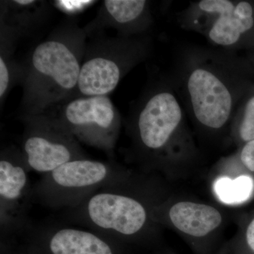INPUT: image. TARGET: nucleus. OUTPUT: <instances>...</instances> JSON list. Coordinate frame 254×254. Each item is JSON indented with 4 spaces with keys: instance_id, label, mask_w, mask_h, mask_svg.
<instances>
[{
    "instance_id": "1",
    "label": "nucleus",
    "mask_w": 254,
    "mask_h": 254,
    "mask_svg": "<svg viewBox=\"0 0 254 254\" xmlns=\"http://www.w3.org/2000/svg\"><path fill=\"white\" fill-rule=\"evenodd\" d=\"M172 83L195 123L218 131L233 120L254 84V71L236 52L190 47L179 55Z\"/></svg>"
},
{
    "instance_id": "2",
    "label": "nucleus",
    "mask_w": 254,
    "mask_h": 254,
    "mask_svg": "<svg viewBox=\"0 0 254 254\" xmlns=\"http://www.w3.org/2000/svg\"><path fill=\"white\" fill-rule=\"evenodd\" d=\"M86 51L85 32L73 26L60 28L36 47L23 71L26 115H41L76 96Z\"/></svg>"
},
{
    "instance_id": "3",
    "label": "nucleus",
    "mask_w": 254,
    "mask_h": 254,
    "mask_svg": "<svg viewBox=\"0 0 254 254\" xmlns=\"http://www.w3.org/2000/svg\"><path fill=\"white\" fill-rule=\"evenodd\" d=\"M180 23L220 49L237 52L254 48V1H195L182 11Z\"/></svg>"
},
{
    "instance_id": "4",
    "label": "nucleus",
    "mask_w": 254,
    "mask_h": 254,
    "mask_svg": "<svg viewBox=\"0 0 254 254\" xmlns=\"http://www.w3.org/2000/svg\"><path fill=\"white\" fill-rule=\"evenodd\" d=\"M120 173L110 163L87 158L64 164L43 175L33 197L48 208L70 210L105 187L120 184Z\"/></svg>"
},
{
    "instance_id": "5",
    "label": "nucleus",
    "mask_w": 254,
    "mask_h": 254,
    "mask_svg": "<svg viewBox=\"0 0 254 254\" xmlns=\"http://www.w3.org/2000/svg\"><path fill=\"white\" fill-rule=\"evenodd\" d=\"M119 186L98 190L76 208L66 210L65 218L112 240L139 235L146 227L148 212L141 200L120 191Z\"/></svg>"
},
{
    "instance_id": "6",
    "label": "nucleus",
    "mask_w": 254,
    "mask_h": 254,
    "mask_svg": "<svg viewBox=\"0 0 254 254\" xmlns=\"http://www.w3.org/2000/svg\"><path fill=\"white\" fill-rule=\"evenodd\" d=\"M150 45L148 38L126 36L86 50L75 97L109 95L124 76L148 56Z\"/></svg>"
},
{
    "instance_id": "7",
    "label": "nucleus",
    "mask_w": 254,
    "mask_h": 254,
    "mask_svg": "<svg viewBox=\"0 0 254 254\" xmlns=\"http://www.w3.org/2000/svg\"><path fill=\"white\" fill-rule=\"evenodd\" d=\"M49 110L43 114L56 120L78 141L111 154L121 120L108 95L74 97Z\"/></svg>"
},
{
    "instance_id": "8",
    "label": "nucleus",
    "mask_w": 254,
    "mask_h": 254,
    "mask_svg": "<svg viewBox=\"0 0 254 254\" xmlns=\"http://www.w3.org/2000/svg\"><path fill=\"white\" fill-rule=\"evenodd\" d=\"M185 108L172 82H159L145 94L136 110L138 145L150 154L167 149L185 126Z\"/></svg>"
},
{
    "instance_id": "9",
    "label": "nucleus",
    "mask_w": 254,
    "mask_h": 254,
    "mask_svg": "<svg viewBox=\"0 0 254 254\" xmlns=\"http://www.w3.org/2000/svg\"><path fill=\"white\" fill-rule=\"evenodd\" d=\"M22 152L30 170L46 175L64 164L86 158L79 141L46 114L25 115Z\"/></svg>"
},
{
    "instance_id": "10",
    "label": "nucleus",
    "mask_w": 254,
    "mask_h": 254,
    "mask_svg": "<svg viewBox=\"0 0 254 254\" xmlns=\"http://www.w3.org/2000/svg\"><path fill=\"white\" fill-rule=\"evenodd\" d=\"M31 172L21 150L4 148L0 157V227L3 234L24 232L28 220L33 189Z\"/></svg>"
},
{
    "instance_id": "11",
    "label": "nucleus",
    "mask_w": 254,
    "mask_h": 254,
    "mask_svg": "<svg viewBox=\"0 0 254 254\" xmlns=\"http://www.w3.org/2000/svg\"><path fill=\"white\" fill-rule=\"evenodd\" d=\"M36 247L47 254H116L112 239L86 228L46 224L26 229Z\"/></svg>"
},
{
    "instance_id": "12",
    "label": "nucleus",
    "mask_w": 254,
    "mask_h": 254,
    "mask_svg": "<svg viewBox=\"0 0 254 254\" xmlns=\"http://www.w3.org/2000/svg\"><path fill=\"white\" fill-rule=\"evenodd\" d=\"M103 19L127 37L140 34L150 27V3L145 0H106L102 7Z\"/></svg>"
},
{
    "instance_id": "13",
    "label": "nucleus",
    "mask_w": 254,
    "mask_h": 254,
    "mask_svg": "<svg viewBox=\"0 0 254 254\" xmlns=\"http://www.w3.org/2000/svg\"><path fill=\"white\" fill-rule=\"evenodd\" d=\"M172 223L180 231L194 237H203L220 226L222 217L210 205L190 201L175 203L169 211Z\"/></svg>"
},
{
    "instance_id": "14",
    "label": "nucleus",
    "mask_w": 254,
    "mask_h": 254,
    "mask_svg": "<svg viewBox=\"0 0 254 254\" xmlns=\"http://www.w3.org/2000/svg\"><path fill=\"white\" fill-rule=\"evenodd\" d=\"M213 189L218 199L222 203L240 204L252 196L254 182L248 175H242L235 180L227 177H220L214 183Z\"/></svg>"
},
{
    "instance_id": "15",
    "label": "nucleus",
    "mask_w": 254,
    "mask_h": 254,
    "mask_svg": "<svg viewBox=\"0 0 254 254\" xmlns=\"http://www.w3.org/2000/svg\"><path fill=\"white\" fill-rule=\"evenodd\" d=\"M232 122L241 142L247 143L254 140V84L241 102Z\"/></svg>"
},
{
    "instance_id": "16",
    "label": "nucleus",
    "mask_w": 254,
    "mask_h": 254,
    "mask_svg": "<svg viewBox=\"0 0 254 254\" xmlns=\"http://www.w3.org/2000/svg\"><path fill=\"white\" fill-rule=\"evenodd\" d=\"M14 71L9 59L1 53L0 56V98L2 100L14 80Z\"/></svg>"
},
{
    "instance_id": "17",
    "label": "nucleus",
    "mask_w": 254,
    "mask_h": 254,
    "mask_svg": "<svg viewBox=\"0 0 254 254\" xmlns=\"http://www.w3.org/2000/svg\"><path fill=\"white\" fill-rule=\"evenodd\" d=\"M240 160L246 168L254 172V140L245 143L242 147Z\"/></svg>"
},
{
    "instance_id": "18",
    "label": "nucleus",
    "mask_w": 254,
    "mask_h": 254,
    "mask_svg": "<svg viewBox=\"0 0 254 254\" xmlns=\"http://www.w3.org/2000/svg\"><path fill=\"white\" fill-rule=\"evenodd\" d=\"M247 243L251 250L254 252V219L249 225L246 234Z\"/></svg>"
},
{
    "instance_id": "19",
    "label": "nucleus",
    "mask_w": 254,
    "mask_h": 254,
    "mask_svg": "<svg viewBox=\"0 0 254 254\" xmlns=\"http://www.w3.org/2000/svg\"><path fill=\"white\" fill-rule=\"evenodd\" d=\"M247 58L249 62H250L251 65H252V68H253L254 71V48L253 49L250 50V53H249Z\"/></svg>"
}]
</instances>
